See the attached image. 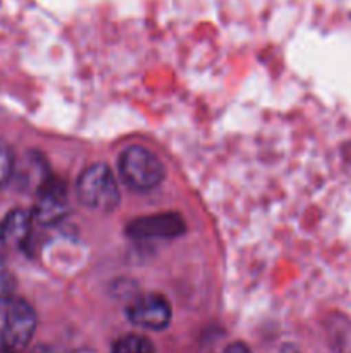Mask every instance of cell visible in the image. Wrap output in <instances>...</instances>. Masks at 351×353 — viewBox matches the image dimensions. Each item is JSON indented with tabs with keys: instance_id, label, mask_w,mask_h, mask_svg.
I'll list each match as a JSON object with an SVG mask.
<instances>
[{
	"instance_id": "2",
	"label": "cell",
	"mask_w": 351,
	"mask_h": 353,
	"mask_svg": "<svg viewBox=\"0 0 351 353\" xmlns=\"http://www.w3.org/2000/svg\"><path fill=\"white\" fill-rule=\"evenodd\" d=\"M119 172L123 181L134 190L155 188L164 181V164L155 154L143 147H129L119 157Z\"/></svg>"
},
{
	"instance_id": "4",
	"label": "cell",
	"mask_w": 351,
	"mask_h": 353,
	"mask_svg": "<svg viewBox=\"0 0 351 353\" xmlns=\"http://www.w3.org/2000/svg\"><path fill=\"white\" fill-rule=\"evenodd\" d=\"M67 210V188L64 181L55 176H45L38 185L36 203L31 210L33 217L43 226H52L64 219Z\"/></svg>"
},
{
	"instance_id": "12",
	"label": "cell",
	"mask_w": 351,
	"mask_h": 353,
	"mask_svg": "<svg viewBox=\"0 0 351 353\" xmlns=\"http://www.w3.org/2000/svg\"><path fill=\"white\" fill-rule=\"evenodd\" d=\"M281 353H299V350H298V348H296V345H292V343H286L284 347H282Z\"/></svg>"
},
{
	"instance_id": "5",
	"label": "cell",
	"mask_w": 351,
	"mask_h": 353,
	"mask_svg": "<svg viewBox=\"0 0 351 353\" xmlns=\"http://www.w3.org/2000/svg\"><path fill=\"white\" fill-rule=\"evenodd\" d=\"M127 319L141 330L162 331L171 324L172 309L169 300L160 293H145L127 307Z\"/></svg>"
},
{
	"instance_id": "8",
	"label": "cell",
	"mask_w": 351,
	"mask_h": 353,
	"mask_svg": "<svg viewBox=\"0 0 351 353\" xmlns=\"http://www.w3.org/2000/svg\"><path fill=\"white\" fill-rule=\"evenodd\" d=\"M110 353H155V347L143 334L129 333L116 340Z\"/></svg>"
},
{
	"instance_id": "1",
	"label": "cell",
	"mask_w": 351,
	"mask_h": 353,
	"mask_svg": "<svg viewBox=\"0 0 351 353\" xmlns=\"http://www.w3.org/2000/svg\"><path fill=\"white\" fill-rule=\"evenodd\" d=\"M79 202L98 212H112L120 202L119 185L107 164H92L81 172L76 185Z\"/></svg>"
},
{
	"instance_id": "13",
	"label": "cell",
	"mask_w": 351,
	"mask_h": 353,
	"mask_svg": "<svg viewBox=\"0 0 351 353\" xmlns=\"http://www.w3.org/2000/svg\"><path fill=\"white\" fill-rule=\"evenodd\" d=\"M41 353H69L67 350H64V348H58V347H50V348H45Z\"/></svg>"
},
{
	"instance_id": "7",
	"label": "cell",
	"mask_w": 351,
	"mask_h": 353,
	"mask_svg": "<svg viewBox=\"0 0 351 353\" xmlns=\"http://www.w3.org/2000/svg\"><path fill=\"white\" fill-rule=\"evenodd\" d=\"M33 212L24 209H14L0 224V240L7 248H23L28 243L33 228Z\"/></svg>"
},
{
	"instance_id": "11",
	"label": "cell",
	"mask_w": 351,
	"mask_h": 353,
	"mask_svg": "<svg viewBox=\"0 0 351 353\" xmlns=\"http://www.w3.org/2000/svg\"><path fill=\"white\" fill-rule=\"evenodd\" d=\"M224 353H253V352H251V348L248 347L246 343H243V341H234V343L227 345Z\"/></svg>"
},
{
	"instance_id": "9",
	"label": "cell",
	"mask_w": 351,
	"mask_h": 353,
	"mask_svg": "<svg viewBox=\"0 0 351 353\" xmlns=\"http://www.w3.org/2000/svg\"><path fill=\"white\" fill-rule=\"evenodd\" d=\"M14 172V154L6 140L0 138V186L7 185Z\"/></svg>"
},
{
	"instance_id": "3",
	"label": "cell",
	"mask_w": 351,
	"mask_h": 353,
	"mask_svg": "<svg viewBox=\"0 0 351 353\" xmlns=\"http://www.w3.org/2000/svg\"><path fill=\"white\" fill-rule=\"evenodd\" d=\"M36 312L23 299H10L7 302L2 327V345L7 353L26 350L36 331Z\"/></svg>"
},
{
	"instance_id": "10",
	"label": "cell",
	"mask_w": 351,
	"mask_h": 353,
	"mask_svg": "<svg viewBox=\"0 0 351 353\" xmlns=\"http://www.w3.org/2000/svg\"><path fill=\"white\" fill-rule=\"evenodd\" d=\"M14 292V278L10 274L9 268H7L6 261L0 255V300L3 302H9L12 299Z\"/></svg>"
},
{
	"instance_id": "6",
	"label": "cell",
	"mask_w": 351,
	"mask_h": 353,
	"mask_svg": "<svg viewBox=\"0 0 351 353\" xmlns=\"http://www.w3.org/2000/svg\"><path fill=\"white\" fill-rule=\"evenodd\" d=\"M186 223L176 212H158L136 217L126 228L127 236L133 240H171L184 234Z\"/></svg>"
}]
</instances>
